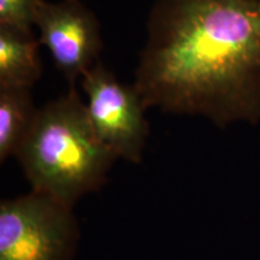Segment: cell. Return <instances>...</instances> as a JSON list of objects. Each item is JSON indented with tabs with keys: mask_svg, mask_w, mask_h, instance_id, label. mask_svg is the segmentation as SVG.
Here are the masks:
<instances>
[{
	"mask_svg": "<svg viewBox=\"0 0 260 260\" xmlns=\"http://www.w3.org/2000/svg\"><path fill=\"white\" fill-rule=\"evenodd\" d=\"M146 109L260 121V0H155L133 83Z\"/></svg>",
	"mask_w": 260,
	"mask_h": 260,
	"instance_id": "6da1fadb",
	"label": "cell"
},
{
	"mask_svg": "<svg viewBox=\"0 0 260 260\" xmlns=\"http://www.w3.org/2000/svg\"><path fill=\"white\" fill-rule=\"evenodd\" d=\"M16 158L32 190L74 207L103 186L117 155L99 139L86 104L71 86L39 109Z\"/></svg>",
	"mask_w": 260,
	"mask_h": 260,
	"instance_id": "7a4b0ae2",
	"label": "cell"
},
{
	"mask_svg": "<svg viewBox=\"0 0 260 260\" xmlns=\"http://www.w3.org/2000/svg\"><path fill=\"white\" fill-rule=\"evenodd\" d=\"M79 235L73 207L46 194L0 204V260H71Z\"/></svg>",
	"mask_w": 260,
	"mask_h": 260,
	"instance_id": "3957f363",
	"label": "cell"
},
{
	"mask_svg": "<svg viewBox=\"0 0 260 260\" xmlns=\"http://www.w3.org/2000/svg\"><path fill=\"white\" fill-rule=\"evenodd\" d=\"M87 112L99 139L126 161H142L149 125L146 106L134 84L117 80L99 61L81 77Z\"/></svg>",
	"mask_w": 260,
	"mask_h": 260,
	"instance_id": "277c9868",
	"label": "cell"
},
{
	"mask_svg": "<svg viewBox=\"0 0 260 260\" xmlns=\"http://www.w3.org/2000/svg\"><path fill=\"white\" fill-rule=\"evenodd\" d=\"M34 25L39 29V42L50 52L69 87L76 86L100 61L102 28L95 14L82 0H44L37 10Z\"/></svg>",
	"mask_w": 260,
	"mask_h": 260,
	"instance_id": "5b68a950",
	"label": "cell"
},
{
	"mask_svg": "<svg viewBox=\"0 0 260 260\" xmlns=\"http://www.w3.org/2000/svg\"><path fill=\"white\" fill-rule=\"evenodd\" d=\"M39 45L32 31L0 25V88H32L42 74Z\"/></svg>",
	"mask_w": 260,
	"mask_h": 260,
	"instance_id": "8992f818",
	"label": "cell"
},
{
	"mask_svg": "<svg viewBox=\"0 0 260 260\" xmlns=\"http://www.w3.org/2000/svg\"><path fill=\"white\" fill-rule=\"evenodd\" d=\"M31 89L0 88V161L16 157L37 121Z\"/></svg>",
	"mask_w": 260,
	"mask_h": 260,
	"instance_id": "52a82bcc",
	"label": "cell"
},
{
	"mask_svg": "<svg viewBox=\"0 0 260 260\" xmlns=\"http://www.w3.org/2000/svg\"><path fill=\"white\" fill-rule=\"evenodd\" d=\"M44 0H0V25L31 31L35 14Z\"/></svg>",
	"mask_w": 260,
	"mask_h": 260,
	"instance_id": "ba28073f",
	"label": "cell"
}]
</instances>
